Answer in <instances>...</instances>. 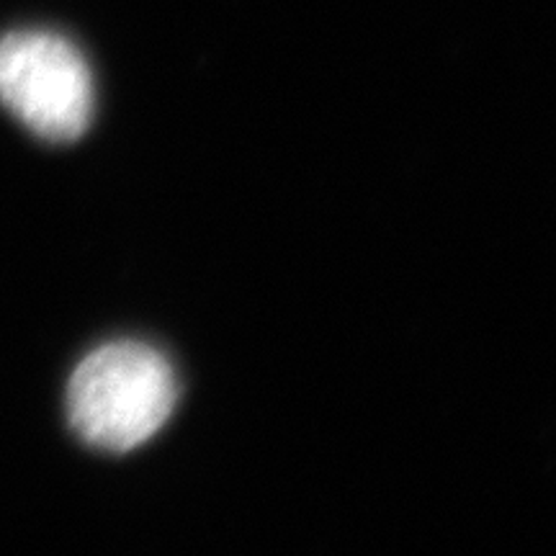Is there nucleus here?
Here are the masks:
<instances>
[{"label": "nucleus", "instance_id": "obj_1", "mask_svg": "<svg viewBox=\"0 0 556 556\" xmlns=\"http://www.w3.org/2000/svg\"><path fill=\"white\" fill-rule=\"evenodd\" d=\"M178 381L163 353L144 343L103 345L83 358L67 384L70 426L88 446L127 454L168 422Z\"/></svg>", "mask_w": 556, "mask_h": 556}, {"label": "nucleus", "instance_id": "obj_2", "mask_svg": "<svg viewBox=\"0 0 556 556\" xmlns=\"http://www.w3.org/2000/svg\"><path fill=\"white\" fill-rule=\"evenodd\" d=\"M0 103L47 142H75L93 119V78L78 47L50 31L0 39Z\"/></svg>", "mask_w": 556, "mask_h": 556}]
</instances>
